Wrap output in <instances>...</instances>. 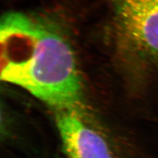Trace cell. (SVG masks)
Returning <instances> with one entry per match:
<instances>
[{
	"mask_svg": "<svg viewBox=\"0 0 158 158\" xmlns=\"http://www.w3.org/2000/svg\"><path fill=\"white\" fill-rule=\"evenodd\" d=\"M111 27L126 55L141 65L158 63V0H113Z\"/></svg>",
	"mask_w": 158,
	"mask_h": 158,
	"instance_id": "obj_2",
	"label": "cell"
},
{
	"mask_svg": "<svg viewBox=\"0 0 158 158\" xmlns=\"http://www.w3.org/2000/svg\"><path fill=\"white\" fill-rule=\"evenodd\" d=\"M1 79L55 110L80 107L82 85L75 53L55 24L11 11L0 23Z\"/></svg>",
	"mask_w": 158,
	"mask_h": 158,
	"instance_id": "obj_1",
	"label": "cell"
},
{
	"mask_svg": "<svg viewBox=\"0 0 158 158\" xmlns=\"http://www.w3.org/2000/svg\"><path fill=\"white\" fill-rule=\"evenodd\" d=\"M56 111L67 158H114L105 138L85 120L80 107Z\"/></svg>",
	"mask_w": 158,
	"mask_h": 158,
	"instance_id": "obj_3",
	"label": "cell"
}]
</instances>
